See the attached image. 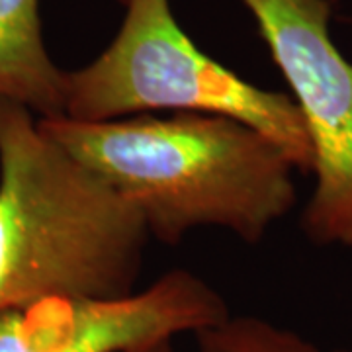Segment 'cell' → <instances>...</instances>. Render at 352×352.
<instances>
[{
    "mask_svg": "<svg viewBox=\"0 0 352 352\" xmlns=\"http://www.w3.org/2000/svg\"><path fill=\"white\" fill-rule=\"evenodd\" d=\"M38 124L138 212L149 237L166 245L196 227H221L256 245L298 200V170L286 153L229 116H55Z\"/></svg>",
    "mask_w": 352,
    "mask_h": 352,
    "instance_id": "cell-1",
    "label": "cell"
},
{
    "mask_svg": "<svg viewBox=\"0 0 352 352\" xmlns=\"http://www.w3.org/2000/svg\"><path fill=\"white\" fill-rule=\"evenodd\" d=\"M196 340L198 352H352L323 351L298 333L252 315H227L196 333Z\"/></svg>",
    "mask_w": 352,
    "mask_h": 352,
    "instance_id": "cell-7",
    "label": "cell"
},
{
    "mask_svg": "<svg viewBox=\"0 0 352 352\" xmlns=\"http://www.w3.org/2000/svg\"><path fill=\"white\" fill-rule=\"evenodd\" d=\"M127 352H175V346H173V340H159V342L145 344V346H139V349Z\"/></svg>",
    "mask_w": 352,
    "mask_h": 352,
    "instance_id": "cell-8",
    "label": "cell"
},
{
    "mask_svg": "<svg viewBox=\"0 0 352 352\" xmlns=\"http://www.w3.org/2000/svg\"><path fill=\"white\" fill-rule=\"evenodd\" d=\"M229 314L223 298L184 268L120 298H47L0 314V352H127L200 333Z\"/></svg>",
    "mask_w": 352,
    "mask_h": 352,
    "instance_id": "cell-5",
    "label": "cell"
},
{
    "mask_svg": "<svg viewBox=\"0 0 352 352\" xmlns=\"http://www.w3.org/2000/svg\"><path fill=\"white\" fill-rule=\"evenodd\" d=\"M0 96L38 118L65 112V71L45 47L39 0H0Z\"/></svg>",
    "mask_w": 352,
    "mask_h": 352,
    "instance_id": "cell-6",
    "label": "cell"
},
{
    "mask_svg": "<svg viewBox=\"0 0 352 352\" xmlns=\"http://www.w3.org/2000/svg\"><path fill=\"white\" fill-rule=\"evenodd\" d=\"M288 82L314 149L302 214L315 245L352 247V61L331 38L333 0H241Z\"/></svg>",
    "mask_w": 352,
    "mask_h": 352,
    "instance_id": "cell-4",
    "label": "cell"
},
{
    "mask_svg": "<svg viewBox=\"0 0 352 352\" xmlns=\"http://www.w3.org/2000/svg\"><path fill=\"white\" fill-rule=\"evenodd\" d=\"M124 20L100 55L65 71L63 116L106 122L155 110L219 113L261 131L298 173L314 170V149L296 102L215 61L176 22L170 0H120Z\"/></svg>",
    "mask_w": 352,
    "mask_h": 352,
    "instance_id": "cell-3",
    "label": "cell"
},
{
    "mask_svg": "<svg viewBox=\"0 0 352 352\" xmlns=\"http://www.w3.org/2000/svg\"><path fill=\"white\" fill-rule=\"evenodd\" d=\"M151 239L116 190L0 96V314L131 294Z\"/></svg>",
    "mask_w": 352,
    "mask_h": 352,
    "instance_id": "cell-2",
    "label": "cell"
}]
</instances>
